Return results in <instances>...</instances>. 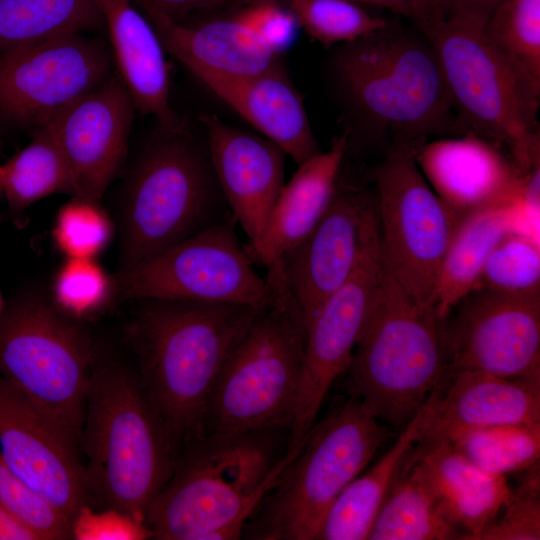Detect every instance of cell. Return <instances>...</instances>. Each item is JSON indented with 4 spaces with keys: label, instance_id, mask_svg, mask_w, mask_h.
<instances>
[{
    "label": "cell",
    "instance_id": "cell-1",
    "mask_svg": "<svg viewBox=\"0 0 540 540\" xmlns=\"http://www.w3.org/2000/svg\"><path fill=\"white\" fill-rule=\"evenodd\" d=\"M128 325L142 387L173 446L205 434L209 399L233 347L261 308L140 299Z\"/></svg>",
    "mask_w": 540,
    "mask_h": 540
},
{
    "label": "cell",
    "instance_id": "cell-2",
    "mask_svg": "<svg viewBox=\"0 0 540 540\" xmlns=\"http://www.w3.org/2000/svg\"><path fill=\"white\" fill-rule=\"evenodd\" d=\"M404 17L435 51L460 133L494 143L522 173L538 166L540 92L487 38V16L454 0H417Z\"/></svg>",
    "mask_w": 540,
    "mask_h": 540
},
{
    "label": "cell",
    "instance_id": "cell-3",
    "mask_svg": "<svg viewBox=\"0 0 540 540\" xmlns=\"http://www.w3.org/2000/svg\"><path fill=\"white\" fill-rule=\"evenodd\" d=\"M332 72L352 114L386 151L417 153L432 136L461 134L435 51L416 27L389 21L342 44Z\"/></svg>",
    "mask_w": 540,
    "mask_h": 540
},
{
    "label": "cell",
    "instance_id": "cell-4",
    "mask_svg": "<svg viewBox=\"0 0 540 540\" xmlns=\"http://www.w3.org/2000/svg\"><path fill=\"white\" fill-rule=\"evenodd\" d=\"M268 432L205 433L186 444L146 511L150 538H240L246 521L297 454L277 458Z\"/></svg>",
    "mask_w": 540,
    "mask_h": 540
},
{
    "label": "cell",
    "instance_id": "cell-5",
    "mask_svg": "<svg viewBox=\"0 0 540 540\" xmlns=\"http://www.w3.org/2000/svg\"><path fill=\"white\" fill-rule=\"evenodd\" d=\"M79 451L90 496L143 522L176 462L173 443L137 372L100 354L90 379Z\"/></svg>",
    "mask_w": 540,
    "mask_h": 540
},
{
    "label": "cell",
    "instance_id": "cell-6",
    "mask_svg": "<svg viewBox=\"0 0 540 540\" xmlns=\"http://www.w3.org/2000/svg\"><path fill=\"white\" fill-rule=\"evenodd\" d=\"M346 372L350 396L401 429L448 372L443 319L409 296L385 263Z\"/></svg>",
    "mask_w": 540,
    "mask_h": 540
},
{
    "label": "cell",
    "instance_id": "cell-7",
    "mask_svg": "<svg viewBox=\"0 0 540 540\" xmlns=\"http://www.w3.org/2000/svg\"><path fill=\"white\" fill-rule=\"evenodd\" d=\"M207 145L160 132L141 152L120 204L121 270L229 217Z\"/></svg>",
    "mask_w": 540,
    "mask_h": 540
},
{
    "label": "cell",
    "instance_id": "cell-8",
    "mask_svg": "<svg viewBox=\"0 0 540 540\" xmlns=\"http://www.w3.org/2000/svg\"><path fill=\"white\" fill-rule=\"evenodd\" d=\"M266 277L273 299L229 353L209 399L205 433L272 431L291 422L306 325L282 280Z\"/></svg>",
    "mask_w": 540,
    "mask_h": 540
},
{
    "label": "cell",
    "instance_id": "cell-9",
    "mask_svg": "<svg viewBox=\"0 0 540 540\" xmlns=\"http://www.w3.org/2000/svg\"><path fill=\"white\" fill-rule=\"evenodd\" d=\"M390 429L353 396L332 408L315 423L262 501L252 538L316 540L328 510L367 468Z\"/></svg>",
    "mask_w": 540,
    "mask_h": 540
},
{
    "label": "cell",
    "instance_id": "cell-10",
    "mask_svg": "<svg viewBox=\"0 0 540 540\" xmlns=\"http://www.w3.org/2000/svg\"><path fill=\"white\" fill-rule=\"evenodd\" d=\"M99 352L88 331L35 292L5 302L0 377L53 418L79 444Z\"/></svg>",
    "mask_w": 540,
    "mask_h": 540
},
{
    "label": "cell",
    "instance_id": "cell-11",
    "mask_svg": "<svg viewBox=\"0 0 540 540\" xmlns=\"http://www.w3.org/2000/svg\"><path fill=\"white\" fill-rule=\"evenodd\" d=\"M415 152H385L374 171L378 235L383 261L414 300L434 305L439 270L462 217L434 192Z\"/></svg>",
    "mask_w": 540,
    "mask_h": 540
},
{
    "label": "cell",
    "instance_id": "cell-12",
    "mask_svg": "<svg viewBox=\"0 0 540 540\" xmlns=\"http://www.w3.org/2000/svg\"><path fill=\"white\" fill-rule=\"evenodd\" d=\"M233 219L229 216L120 270L114 278L116 294L133 301L173 299L264 307L273 299L274 288L241 246Z\"/></svg>",
    "mask_w": 540,
    "mask_h": 540
},
{
    "label": "cell",
    "instance_id": "cell-13",
    "mask_svg": "<svg viewBox=\"0 0 540 540\" xmlns=\"http://www.w3.org/2000/svg\"><path fill=\"white\" fill-rule=\"evenodd\" d=\"M448 370L540 382V291L474 289L443 319Z\"/></svg>",
    "mask_w": 540,
    "mask_h": 540
},
{
    "label": "cell",
    "instance_id": "cell-14",
    "mask_svg": "<svg viewBox=\"0 0 540 540\" xmlns=\"http://www.w3.org/2000/svg\"><path fill=\"white\" fill-rule=\"evenodd\" d=\"M111 55L81 33L0 52V120L41 126L109 77Z\"/></svg>",
    "mask_w": 540,
    "mask_h": 540
},
{
    "label": "cell",
    "instance_id": "cell-15",
    "mask_svg": "<svg viewBox=\"0 0 540 540\" xmlns=\"http://www.w3.org/2000/svg\"><path fill=\"white\" fill-rule=\"evenodd\" d=\"M383 268L378 236L352 276L322 303L306 325L303 367L285 454L301 448L332 385L348 370Z\"/></svg>",
    "mask_w": 540,
    "mask_h": 540
},
{
    "label": "cell",
    "instance_id": "cell-16",
    "mask_svg": "<svg viewBox=\"0 0 540 540\" xmlns=\"http://www.w3.org/2000/svg\"><path fill=\"white\" fill-rule=\"evenodd\" d=\"M377 237L374 191L340 180L328 210L314 230L270 266L279 273L305 325L352 276Z\"/></svg>",
    "mask_w": 540,
    "mask_h": 540
},
{
    "label": "cell",
    "instance_id": "cell-17",
    "mask_svg": "<svg viewBox=\"0 0 540 540\" xmlns=\"http://www.w3.org/2000/svg\"><path fill=\"white\" fill-rule=\"evenodd\" d=\"M0 454L71 522L81 506L91 505L78 442L1 377Z\"/></svg>",
    "mask_w": 540,
    "mask_h": 540
},
{
    "label": "cell",
    "instance_id": "cell-18",
    "mask_svg": "<svg viewBox=\"0 0 540 540\" xmlns=\"http://www.w3.org/2000/svg\"><path fill=\"white\" fill-rule=\"evenodd\" d=\"M134 103L109 77L47 123L68 163L75 197L100 201L127 152Z\"/></svg>",
    "mask_w": 540,
    "mask_h": 540
},
{
    "label": "cell",
    "instance_id": "cell-19",
    "mask_svg": "<svg viewBox=\"0 0 540 540\" xmlns=\"http://www.w3.org/2000/svg\"><path fill=\"white\" fill-rule=\"evenodd\" d=\"M210 161L231 215L254 248L285 183L286 154L273 142L203 114Z\"/></svg>",
    "mask_w": 540,
    "mask_h": 540
},
{
    "label": "cell",
    "instance_id": "cell-20",
    "mask_svg": "<svg viewBox=\"0 0 540 540\" xmlns=\"http://www.w3.org/2000/svg\"><path fill=\"white\" fill-rule=\"evenodd\" d=\"M415 160L434 192L462 218L522 201L524 174L505 151L478 135L427 141Z\"/></svg>",
    "mask_w": 540,
    "mask_h": 540
},
{
    "label": "cell",
    "instance_id": "cell-21",
    "mask_svg": "<svg viewBox=\"0 0 540 540\" xmlns=\"http://www.w3.org/2000/svg\"><path fill=\"white\" fill-rule=\"evenodd\" d=\"M540 424V382L474 370L449 371L432 392L422 436L466 429Z\"/></svg>",
    "mask_w": 540,
    "mask_h": 540
},
{
    "label": "cell",
    "instance_id": "cell-22",
    "mask_svg": "<svg viewBox=\"0 0 540 540\" xmlns=\"http://www.w3.org/2000/svg\"><path fill=\"white\" fill-rule=\"evenodd\" d=\"M157 31L167 52L192 74L249 77L277 64L279 54L231 10L195 24L166 16L147 0H133Z\"/></svg>",
    "mask_w": 540,
    "mask_h": 540
},
{
    "label": "cell",
    "instance_id": "cell-23",
    "mask_svg": "<svg viewBox=\"0 0 540 540\" xmlns=\"http://www.w3.org/2000/svg\"><path fill=\"white\" fill-rule=\"evenodd\" d=\"M107 27L118 77L141 113L156 119L160 132L183 131L170 104L165 48L153 24L132 0H95Z\"/></svg>",
    "mask_w": 540,
    "mask_h": 540
},
{
    "label": "cell",
    "instance_id": "cell-24",
    "mask_svg": "<svg viewBox=\"0 0 540 540\" xmlns=\"http://www.w3.org/2000/svg\"><path fill=\"white\" fill-rule=\"evenodd\" d=\"M193 75L297 165L322 151L303 100L280 63L249 77Z\"/></svg>",
    "mask_w": 540,
    "mask_h": 540
},
{
    "label": "cell",
    "instance_id": "cell-25",
    "mask_svg": "<svg viewBox=\"0 0 540 540\" xmlns=\"http://www.w3.org/2000/svg\"><path fill=\"white\" fill-rule=\"evenodd\" d=\"M348 150L349 134L344 131L327 151L297 165L271 209L258 244L245 249L254 264L268 268L278 263L314 230L334 198Z\"/></svg>",
    "mask_w": 540,
    "mask_h": 540
},
{
    "label": "cell",
    "instance_id": "cell-26",
    "mask_svg": "<svg viewBox=\"0 0 540 540\" xmlns=\"http://www.w3.org/2000/svg\"><path fill=\"white\" fill-rule=\"evenodd\" d=\"M408 457L461 539L477 540L508 498L506 477L478 468L444 438L421 436Z\"/></svg>",
    "mask_w": 540,
    "mask_h": 540
},
{
    "label": "cell",
    "instance_id": "cell-27",
    "mask_svg": "<svg viewBox=\"0 0 540 540\" xmlns=\"http://www.w3.org/2000/svg\"><path fill=\"white\" fill-rule=\"evenodd\" d=\"M431 400L432 393L383 456L343 489L328 510L316 540L368 539L381 505L422 435Z\"/></svg>",
    "mask_w": 540,
    "mask_h": 540
},
{
    "label": "cell",
    "instance_id": "cell-28",
    "mask_svg": "<svg viewBox=\"0 0 540 540\" xmlns=\"http://www.w3.org/2000/svg\"><path fill=\"white\" fill-rule=\"evenodd\" d=\"M518 203L471 212L457 225L437 279L434 306L444 319L471 292L495 244L518 231Z\"/></svg>",
    "mask_w": 540,
    "mask_h": 540
},
{
    "label": "cell",
    "instance_id": "cell-29",
    "mask_svg": "<svg viewBox=\"0 0 540 540\" xmlns=\"http://www.w3.org/2000/svg\"><path fill=\"white\" fill-rule=\"evenodd\" d=\"M452 539H461L460 531L443 514L419 469L407 456L368 540Z\"/></svg>",
    "mask_w": 540,
    "mask_h": 540
},
{
    "label": "cell",
    "instance_id": "cell-30",
    "mask_svg": "<svg viewBox=\"0 0 540 540\" xmlns=\"http://www.w3.org/2000/svg\"><path fill=\"white\" fill-rule=\"evenodd\" d=\"M3 195L17 216L53 194L73 196L72 175L49 123L35 128L31 141L1 164Z\"/></svg>",
    "mask_w": 540,
    "mask_h": 540
},
{
    "label": "cell",
    "instance_id": "cell-31",
    "mask_svg": "<svg viewBox=\"0 0 540 540\" xmlns=\"http://www.w3.org/2000/svg\"><path fill=\"white\" fill-rule=\"evenodd\" d=\"M102 26L95 0H0V52Z\"/></svg>",
    "mask_w": 540,
    "mask_h": 540
},
{
    "label": "cell",
    "instance_id": "cell-32",
    "mask_svg": "<svg viewBox=\"0 0 540 540\" xmlns=\"http://www.w3.org/2000/svg\"><path fill=\"white\" fill-rule=\"evenodd\" d=\"M444 439L478 468L503 477L523 472L540 458V424L472 428Z\"/></svg>",
    "mask_w": 540,
    "mask_h": 540
},
{
    "label": "cell",
    "instance_id": "cell-33",
    "mask_svg": "<svg viewBox=\"0 0 540 540\" xmlns=\"http://www.w3.org/2000/svg\"><path fill=\"white\" fill-rule=\"evenodd\" d=\"M487 38L540 92V0H502L484 23Z\"/></svg>",
    "mask_w": 540,
    "mask_h": 540
},
{
    "label": "cell",
    "instance_id": "cell-34",
    "mask_svg": "<svg viewBox=\"0 0 540 540\" xmlns=\"http://www.w3.org/2000/svg\"><path fill=\"white\" fill-rule=\"evenodd\" d=\"M310 37L325 46L346 44L369 35L389 22L350 0H283Z\"/></svg>",
    "mask_w": 540,
    "mask_h": 540
},
{
    "label": "cell",
    "instance_id": "cell-35",
    "mask_svg": "<svg viewBox=\"0 0 540 540\" xmlns=\"http://www.w3.org/2000/svg\"><path fill=\"white\" fill-rule=\"evenodd\" d=\"M538 241L519 231L505 234L490 252L474 289L506 293L540 291Z\"/></svg>",
    "mask_w": 540,
    "mask_h": 540
},
{
    "label": "cell",
    "instance_id": "cell-36",
    "mask_svg": "<svg viewBox=\"0 0 540 540\" xmlns=\"http://www.w3.org/2000/svg\"><path fill=\"white\" fill-rule=\"evenodd\" d=\"M113 232L100 201L72 196L59 208L52 237L66 258L95 259L107 248Z\"/></svg>",
    "mask_w": 540,
    "mask_h": 540
},
{
    "label": "cell",
    "instance_id": "cell-37",
    "mask_svg": "<svg viewBox=\"0 0 540 540\" xmlns=\"http://www.w3.org/2000/svg\"><path fill=\"white\" fill-rule=\"evenodd\" d=\"M0 502L35 540L71 539V519L19 477L1 454Z\"/></svg>",
    "mask_w": 540,
    "mask_h": 540
},
{
    "label": "cell",
    "instance_id": "cell-38",
    "mask_svg": "<svg viewBox=\"0 0 540 540\" xmlns=\"http://www.w3.org/2000/svg\"><path fill=\"white\" fill-rule=\"evenodd\" d=\"M115 292L114 279L95 259L66 258L52 287L55 306L79 320L102 309Z\"/></svg>",
    "mask_w": 540,
    "mask_h": 540
},
{
    "label": "cell",
    "instance_id": "cell-39",
    "mask_svg": "<svg viewBox=\"0 0 540 540\" xmlns=\"http://www.w3.org/2000/svg\"><path fill=\"white\" fill-rule=\"evenodd\" d=\"M519 483L510 487L507 500L477 540L540 539L539 462L523 471Z\"/></svg>",
    "mask_w": 540,
    "mask_h": 540
},
{
    "label": "cell",
    "instance_id": "cell-40",
    "mask_svg": "<svg viewBox=\"0 0 540 540\" xmlns=\"http://www.w3.org/2000/svg\"><path fill=\"white\" fill-rule=\"evenodd\" d=\"M147 538H150V533L145 522L112 507L94 510L92 505H83L71 522V539L143 540Z\"/></svg>",
    "mask_w": 540,
    "mask_h": 540
},
{
    "label": "cell",
    "instance_id": "cell-41",
    "mask_svg": "<svg viewBox=\"0 0 540 540\" xmlns=\"http://www.w3.org/2000/svg\"><path fill=\"white\" fill-rule=\"evenodd\" d=\"M228 10L278 54L293 42L300 28L293 13L280 1L250 0Z\"/></svg>",
    "mask_w": 540,
    "mask_h": 540
},
{
    "label": "cell",
    "instance_id": "cell-42",
    "mask_svg": "<svg viewBox=\"0 0 540 540\" xmlns=\"http://www.w3.org/2000/svg\"><path fill=\"white\" fill-rule=\"evenodd\" d=\"M160 12L173 20L195 12L228 10L246 3L248 0H147Z\"/></svg>",
    "mask_w": 540,
    "mask_h": 540
},
{
    "label": "cell",
    "instance_id": "cell-43",
    "mask_svg": "<svg viewBox=\"0 0 540 540\" xmlns=\"http://www.w3.org/2000/svg\"><path fill=\"white\" fill-rule=\"evenodd\" d=\"M0 540H35L25 527L18 523L0 502Z\"/></svg>",
    "mask_w": 540,
    "mask_h": 540
},
{
    "label": "cell",
    "instance_id": "cell-44",
    "mask_svg": "<svg viewBox=\"0 0 540 540\" xmlns=\"http://www.w3.org/2000/svg\"><path fill=\"white\" fill-rule=\"evenodd\" d=\"M250 1V0H249ZM282 2L283 0H276ZM358 4L381 6L392 10L402 16L405 15L407 10L417 0H350Z\"/></svg>",
    "mask_w": 540,
    "mask_h": 540
},
{
    "label": "cell",
    "instance_id": "cell-45",
    "mask_svg": "<svg viewBox=\"0 0 540 540\" xmlns=\"http://www.w3.org/2000/svg\"><path fill=\"white\" fill-rule=\"evenodd\" d=\"M454 1L488 17V15L491 13L494 7L502 0H454Z\"/></svg>",
    "mask_w": 540,
    "mask_h": 540
},
{
    "label": "cell",
    "instance_id": "cell-46",
    "mask_svg": "<svg viewBox=\"0 0 540 540\" xmlns=\"http://www.w3.org/2000/svg\"><path fill=\"white\" fill-rule=\"evenodd\" d=\"M4 304H5V301H4V299L2 297V294H1V291H0V315H1L2 310L4 308Z\"/></svg>",
    "mask_w": 540,
    "mask_h": 540
},
{
    "label": "cell",
    "instance_id": "cell-47",
    "mask_svg": "<svg viewBox=\"0 0 540 540\" xmlns=\"http://www.w3.org/2000/svg\"><path fill=\"white\" fill-rule=\"evenodd\" d=\"M3 195V185H2V174H1V163H0V198Z\"/></svg>",
    "mask_w": 540,
    "mask_h": 540
}]
</instances>
